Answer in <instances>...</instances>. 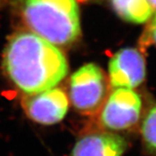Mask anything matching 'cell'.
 Listing matches in <instances>:
<instances>
[{
    "mask_svg": "<svg viewBox=\"0 0 156 156\" xmlns=\"http://www.w3.org/2000/svg\"><path fill=\"white\" fill-rule=\"evenodd\" d=\"M22 106L26 115L41 125H54L67 115L69 98L59 88H52L33 95H26Z\"/></svg>",
    "mask_w": 156,
    "mask_h": 156,
    "instance_id": "cell-5",
    "label": "cell"
},
{
    "mask_svg": "<svg viewBox=\"0 0 156 156\" xmlns=\"http://www.w3.org/2000/svg\"><path fill=\"white\" fill-rule=\"evenodd\" d=\"M140 134L146 148L156 155V105L146 113L140 127Z\"/></svg>",
    "mask_w": 156,
    "mask_h": 156,
    "instance_id": "cell-9",
    "label": "cell"
},
{
    "mask_svg": "<svg viewBox=\"0 0 156 156\" xmlns=\"http://www.w3.org/2000/svg\"><path fill=\"white\" fill-rule=\"evenodd\" d=\"M99 122L109 132L125 131L139 122L142 112L140 95L133 89L116 88L101 107Z\"/></svg>",
    "mask_w": 156,
    "mask_h": 156,
    "instance_id": "cell-4",
    "label": "cell"
},
{
    "mask_svg": "<svg viewBox=\"0 0 156 156\" xmlns=\"http://www.w3.org/2000/svg\"><path fill=\"white\" fill-rule=\"evenodd\" d=\"M3 66L17 89L33 95L56 87L68 73V62L61 50L34 32L11 37L6 44Z\"/></svg>",
    "mask_w": 156,
    "mask_h": 156,
    "instance_id": "cell-1",
    "label": "cell"
},
{
    "mask_svg": "<svg viewBox=\"0 0 156 156\" xmlns=\"http://www.w3.org/2000/svg\"><path fill=\"white\" fill-rule=\"evenodd\" d=\"M146 61L140 50L124 48L114 54L108 62V83L113 89H135L144 82Z\"/></svg>",
    "mask_w": 156,
    "mask_h": 156,
    "instance_id": "cell-6",
    "label": "cell"
},
{
    "mask_svg": "<svg viewBox=\"0 0 156 156\" xmlns=\"http://www.w3.org/2000/svg\"><path fill=\"white\" fill-rule=\"evenodd\" d=\"M108 79L95 63H87L73 73L69 96L74 108L83 115L97 114L108 96Z\"/></svg>",
    "mask_w": 156,
    "mask_h": 156,
    "instance_id": "cell-3",
    "label": "cell"
},
{
    "mask_svg": "<svg viewBox=\"0 0 156 156\" xmlns=\"http://www.w3.org/2000/svg\"><path fill=\"white\" fill-rule=\"evenodd\" d=\"M116 14L124 21L143 23L150 20L154 11L147 0H110Z\"/></svg>",
    "mask_w": 156,
    "mask_h": 156,
    "instance_id": "cell-8",
    "label": "cell"
},
{
    "mask_svg": "<svg viewBox=\"0 0 156 156\" xmlns=\"http://www.w3.org/2000/svg\"><path fill=\"white\" fill-rule=\"evenodd\" d=\"M127 147V140L119 134L109 131L90 132L77 140L71 156H122Z\"/></svg>",
    "mask_w": 156,
    "mask_h": 156,
    "instance_id": "cell-7",
    "label": "cell"
},
{
    "mask_svg": "<svg viewBox=\"0 0 156 156\" xmlns=\"http://www.w3.org/2000/svg\"><path fill=\"white\" fill-rule=\"evenodd\" d=\"M142 42L143 44L147 43V44H153L156 47V14L151 17V21L144 33Z\"/></svg>",
    "mask_w": 156,
    "mask_h": 156,
    "instance_id": "cell-10",
    "label": "cell"
},
{
    "mask_svg": "<svg viewBox=\"0 0 156 156\" xmlns=\"http://www.w3.org/2000/svg\"><path fill=\"white\" fill-rule=\"evenodd\" d=\"M79 1H84V0H79Z\"/></svg>",
    "mask_w": 156,
    "mask_h": 156,
    "instance_id": "cell-12",
    "label": "cell"
},
{
    "mask_svg": "<svg viewBox=\"0 0 156 156\" xmlns=\"http://www.w3.org/2000/svg\"><path fill=\"white\" fill-rule=\"evenodd\" d=\"M24 20L32 32L55 45H67L81 32L76 0H26Z\"/></svg>",
    "mask_w": 156,
    "mask_h": 156,
    "instance_id": "cell-2",
    "label": "cell"
},
{
    "mask_svg": "<svg viewBox=\"0 0 156 156\" xmlns=\"http://www.w3.org/2000/svg\"><path fill=\"white\" fill-rule=\"evenodd\" d=\"M154 12H156V0H147Z\"/></svg>",
    "mask_w": 156,
    "mask_h": 156,
    "instance_id": "cell-11",
    "label": "cell"
}]
</instances>
